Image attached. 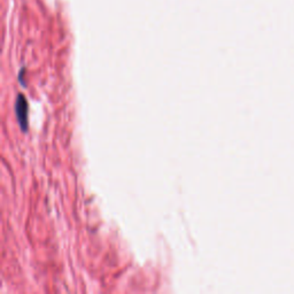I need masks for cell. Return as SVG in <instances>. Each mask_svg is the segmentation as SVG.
Segmentation results:
<instances>
[{"label": "cell", "instance_id": "obj_1", "mask_svg": "<svg viewBox=\"0 0 294 294\" xmlns=\"http://www.w3.org/2000/svg\"><path fill=\"white\" fill-rule=\"evenodd\" d=\"M15 113L16 117L20 125H21V129L23 131H26L28 126V104L26 98L22 95H19L16 98L15 102Z\"/></svg>", "mask_w": 294, "mask_h": 294}]
</instances>
